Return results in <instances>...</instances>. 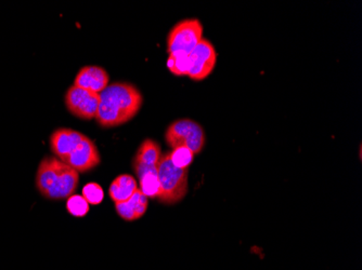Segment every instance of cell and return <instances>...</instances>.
<instances>
[{
    "label": "cell",
    "mask_w": 362,
    "mask_h": 270,
    "mask_svg": "<svg viewBox=\"0 0 362 270\" xmlns=\"http://www.w3.org/2000/svg\"><path fill=\"white\" fill-rule=\"evenodd\" d=\"M189 63L190 67L187 76L194 81L206 79L213 73L217 63V52L211 42L203 38L189 54Z\"/></svg>",
    "instance_id": "52a82bcc"
},
{
    "label": "cell",
    "mask_w": 362,
    "mask_h": 270,
    "mask_svg": "<svg viewBox=\"0 0 362 270\" xmlns=\"http://www.w3.org/2000/svg\"><path fill=\"white\" fill-rule=\"evenodd\" d=\"M100 162V154L97 146L88 137L83 135L81 142L73 149L64 164L74 168L78 173H85L97 168Z\"/></svg>",
    "instance_id": "ba28073f"
},
{
    "label": "cell",
    "mask_w": 362,
    "mask_h": 270,
    "mask_svg": "<svg viewBox=\"0 0 362 270\" xmlns=\"http://www.w3.org/2000/svg\"><path fill=\"white\" fill-rule=\"evenodd\" d=\"M109 75L103 67L84 66L75 77L74 86L86 89L91 92L101 93L109 86Z\"/></svg>",
    "instance_id": "9c48e42d"
},
{
    "label": "cell",
    "mask_w": 362,
    "mask_h": 270,
    "mask_svg": "<svg viewBox=\"0 0 362 270\" xmlns=\"http://www.w3.org/2000/svg\"><path fill=\"white\" fill-rule=\"evenodd\" d=\"M168 70H170L172 74L175 76H185L188 75L189 67V56H184V54H170L168 60Z\"/></svg>",
    "instance_id": "9a60e30c"
},
{
    "label": "cell",
    "mask_w": 362,
    "mask_h": 270,
    "mask_svg": "<svg viewBox=\"0 0 362 270\" xmlns=\"http://www.w3.org/2000/svg\"><path fill=\"white\" fill-rule=\"evenodd\" d=\"M78 174L58 158L45 157L36 172V188L48 200H64L76 192Z\"/></svg>",
    "instance_id": "7a4b0ae2"
},
{
    "label": "cell",
    "mask_w": 362,
    "mask_h": 270,
    "mask_svg": "<svg viewBox=\"0 0 362 270\" xmlns=\"http://www.w3.org/2000/svg\"><path fill=\"white\" fill-rule=\"evenodd\" d=\"M202 39V23L197 19L182 20L178 22L168 34V54L189 56Z\"/></svg>",
    "instance_id": "5b68a950"
},
{
    "label": "cell",
    "mask_w": 362,
    "mask_h": 270,
    "mask_svg": "<svg viewBox=\"0 0 362 270\" xmlns=\"http://www.w3.org/2000/svg\"><path fill=\"white\" fill-rule=\"evenodd\" d=\"M64 102L73 116L83 121H90L97 116L100 95L73 85L65 93Z\"/></svg>",
    "instance_id": "8992f818"
},
{
    "label": "cell",
    "mask_w": 362,
    "mask_h": 270,
    "mask_svg": "<svg viewBox=\"0 0 362 270\" xmlns=\"http://www.w3.org/2000/svg\"><path fill=\"white\" fill-rule=\"evenodd\" d=\"M81 196L84 197L85 200L89 204H100L105 198V192L103 188L98 183H88L85 185L81 192Z\"/></svg>",
    "instance_id": "e0dca14e"
},
{
    "label": "cell",
    "mask_w": 362,
    "mask_h": 270,
    "mask_svg": "<svg viewBox=\"0 0 362 270\" xmlns=\"http://www.w3.org/2000/svg\"><path fill=\"white\" fill-rule=\"evenodd\" d=\"M160 204H176L188 194L189 168H178L173 164L170 153L162 154L158 166Z\"/></svg>",
    "instance_id": "3957f363"
},
{
    "label": "cell",
    "mask_w": 362,
    "mask_h": 270,
    "mask_svg": "<svg viewBox=\"0 0 362 270\" xmlns=\"http://www.w3.org/2000/svg\"><path fill=\"white\" fill-rule=\"evenodd\" d=\"M162 156V149L158 143L148 139L142 142L133 160V168H148L156 166Z\"/></svg>",
    "instance_id": "7c38bea8"
},
{
    "label": "cell",
    "mask_w": 362,
    "mask_h": 270,
    "mask_svg": "<svg viewBox=\"0 0 362 270\" xmlns=\"http://www.w3.org/2000/svg\"><path fill=\"white\" fill-rule=\"evenodd\" d=\"M136 176L139 178V190L144 192L146 198L158 199L160 195V182H158V168L148 166V168H134Z\"/></svg>",
    "instance_id": "5bb4252c"
},
{
    "label": "cell",
    "mask_w": 362,
    "mask_h": 270,
    "mask_svg": "<svg viewBox=\"0 0 362 270\" xmlns=\"http://www.w3.org/2000/svg\"><path fill=\"white\" fill-rule=\"evenodd\" d=\"M137 180L129 174H122L117 176L110 185V198L117 204L128 200L138 190Z\"/></svg>",
    "instance_id": "4fadbf2b"
},
{
    "label": "cell",
    "mask_w": 362,
    "mask_h": 270,
    "mask_svg": "<svg viewBox=\"0 0 362 270\" xmlns=\"http://www.w3.org/2000/svg\"><path fill=\"white\" fill-rule=\"evenodd\" d=\"M165 141L173 149L186 147L194 155L200 154L205 146V132L200 123L191 119L174 121L165 132Z\"/></svg>",
    "instance_id": "277c9868"
},
{
    "label": "cell",
    "mask_w": 362,
    "mask_h": 270,
    "mask_svg": "<svg viewBox=\"0 0 362 270\" xmlns=\"http://www.w3.org/2000/svg\"><path fill=\"white\" fill-rule=\"evenodd\" d=\"M66 210L73 216L84 217L88 214L89 204L85 200L84 197L73 195L66 201Z\"/></svg>",
    "instance_id": "2e32d148"
},
{
    "label": "cell",
    "mask_w": 362,
    "mask_h": 270,
    "mask_svg": "<svg viewBox=\"0 0 362 270\" xmlns=\"http://www.w3.org/2000/svg\"><path fill=\"white\" fill-rule=\"evenodd\" d=\"M194 154L186 147H178L173 149L170 153V159L173 164L178 168H189L190 164H192Z\"/></svg>",
    "instance_id": "ac0fdd59"
},
{
    "label": "cell",
    "mask_w": 362,
    "mask_h": 270,
    "mask_svg": "<svg viewBox=\"0 0 362 270\" xmlns=\"http://www.w3.org/2000/svg\"><path fill=\"white\" fill-rule=\"evenodd\" d=\"M148 207H149L148 198L138 188L135 194L128 200L115 204V210L119 217H122L126 222H134V221L141 219L146 214Z\"/></svg>",
    "instance_id": "8fae6325"
},
{
    "label": "cell",
    "mask_w": 362,
    "mask_h": 270,
    "mask_svg": "<svg viewBox=\"0 0 362 270\" xmlns=\"http://www.w3.org/2000/svg\"><path fill=\"white\" fill-rule=\"evenodd\" d=\"M84 134L66 128H61L52 132L50 137V148L58 159L65 162L73 149L81 142Z\"/></svg>",
    "instance_id": "30bf717a"
},
{
    "label": "cell",
    "mask_w": 362,
    "mask_h": 270,
    "mask_svg": "<svg viewBox=\"0 0 362 270\" xmlns=\"http://www.w3.org/2000/svg\"><path fill=\"white\" fill-rule=\"evenodd\" d=\"M100 95L95 121L101 128H115L132 121L142 106L144 97L134 85L115 82L109 85Z\"/></svg>",
    "instance_id": "6da1fadb"
}]
</instances>
